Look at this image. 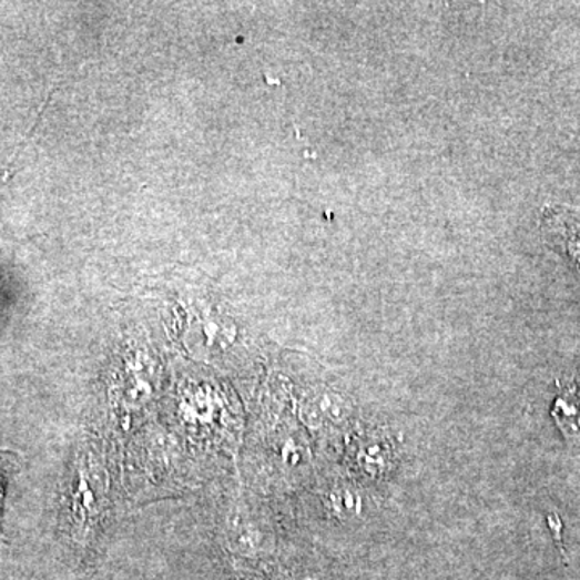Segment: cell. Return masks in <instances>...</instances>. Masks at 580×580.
Here are the masks:
<instances>
[{
	"instance_id": "6da1fadb",
	"label": "cell",
	"mask_w": 580,
	"mask_h": 580,
	"mask_svg": "<svg viewBox=\"0 0 580 580\" xmlns=\"http://www.w3.org/2000/svg\"><path fill=\"white\" fill-rule=\"evenodd\" d=\"M105 472L91 451L81 455L71 490L70 518L73 539L84 546L91 540L94 530L101 526L105 512Z\"/></svg>"
},
{
	"instance_id": "7a4b0ae2",
	"label": "cell",
	"mask_w": 580,
	"mask_h": 580,
	"mask_svg": "<svg viewBox=\"0 0 580 580\" xmlns=\"http://www.w3.org/2000/svg\"><path fill=\"white\" fill-rule=\"evenodd\" d=\"M558 426L572 440H580V380L566 387L554 404Z\"/></svg>"
},
{
	"instance_id": "3957f363",
	"label": "cell",
	"mask_w": 580,
	"mask_h": 580,
	"mask_svg": "<svg viewBox=\"0 0 580 580\" xmlns=\"http://www.w3.org/2000/svg\"><path fill=\"white\" fill-rule=\"evenodd\" d=\"M546 222L560 226V230H553V234L557 233V236L561 237L566 252L580 268V224L558 212L547 213Z\"/></svg>"
},
{
	"instance_id": "277c9868",
	"label": "cell",
	"mask_w": 580,
	"mask_h": 580,
	"mask_svg": "<svg viewBox=\"0 0 580 580\" xmlns=\"http://www.w3.org/2000/svg\"><path fill=\"white\" fill-rule=\"evenodd\" d=\"M7 465H9V461L3 458V454L0 451V525H2L3 501H6Z\"/></svg>"
}]
</instances>
